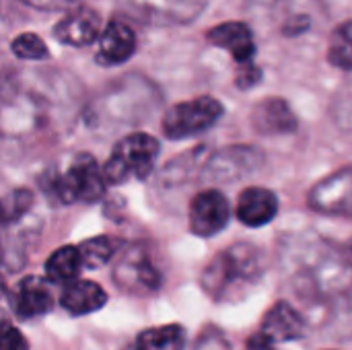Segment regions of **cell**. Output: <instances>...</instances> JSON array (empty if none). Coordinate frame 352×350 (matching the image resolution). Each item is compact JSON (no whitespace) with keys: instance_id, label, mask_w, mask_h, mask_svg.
<instances>
[{"instance_id":"cell-1","label":"cell","mask_w":352,"mask_h":350,"mask_svg":"<svg viewBox=\"0 0 352 350\" xmlns=\"http://www.w3.org/2000/svg\"><path fill=\"white\" fill-rule=\"evenodd\" d=\"M264 274V260L258 248L237 243L217 254L202 272V287L217 303L245 299Z\"/></svg>"},{"instance_id":"cell-2","label":"cell","mask_w":352,"mask_h":350,"mask_svg":"<svg viewBox=\"0 0 352 350\" xmlns=\"http://www.w3.org/2000/svg\"><path fill=\"white\" fill-rule=\"evenodd\" d=\"M159 155V140L151 134L136 132L122 138L116 146L111 157L101 167L105 184L120 186L128 179H146L155 167Z\"/></svg>"},{"instance_id":"cell-3","label":"cell","mask_w":352,"mask_h":350,"mask_svg":"<svg viewBox=\"0 0 352 350\" xmlns=\"http://www.w3.org/2000/svg\"><path fill=\"white\" fill-rule=\"evenodd\" d=\"M105 179L97 161L80 153L74 157L70 167L56 175L52 188L60 202L74 204V202H99L105 196Z\"/></svg>"},{"instance_id":"cell-4","label":"cell","mask_w":352,"mask_h":350,"mask_svg":"<svg viewBox=\"0 0 352 350\" xmlns=\"http://www.w3.org/2000/svg\"><path fill=\"white\" fill-rule=\"evenodd\" d=\"M223 105L214 97H198L171 105L163 116V134L171 140H184L210 130L223 116Z\"/></svg>"},{"instance_id":"cell-5","label":"cell","mask_w":352,"mask_h":350,"mask_svg":"<svg viewBox=\"0 0 352 350\" xmlns=\"http://www.w3.org/2000/svg\"><path fill=\"white\" fill-rule=\"evenodd\" d=\"M264 165V155L258 146L237 144L217 151L204 165V177L212 184H233L250 177Z\"/></svg>"},{"instance_id":"cell-6","label":"cell","mask_w":352,"mask_h":350,"mask_svg":"<svg viewBox=\"0 0 352 350\" xmlns=\"http://www.w3.org/2000/svg\"><path fill=\"white\" fill-rule=\"evenodd\" d=\"M231 219V206L219 190H204L190 204V231L198 237H214Z\"/></svg>"},{"instance_id":"cell-7","label":"cell","mask_w":352,"mask_h":350,"mask_svg":"<svg viewBox=\"0 0 352 350\" xmlns=\"http://www.w3.org/2000/svg\"><path fill=\"white\" fill-rule=\"evenodd\" d=\"M309 206L322 215L349 217L352 208V169L342 167L340 171L324 177L316 184L309 194Z\"/></svg>"},{"instance_id":"cell-8","label":"cell","mask_w":352,"mask_h":350,"mask_svg":"<svg viewBox=\"0 0 352 350\" xmlns=\"http://www.w3.org/2000/svg\"><path fill=\"white\" fill-rule=\"evenodd\" d=\"M252 126L262 136H283L293 134L299 128V120L287 99L268 97L254 107Z\"/></svg>"},{"instance_id":"cell-9","label":"cell","mask_w":352,"mask_h":350,"mask_svg":"<svg viewBox=\"0 0 352 350\" xmlns=\"http://www.w3.org/2000/svg\"><path fill=\"white\" fill-rule=\"evenodd\" d=\"M54 293L50 283L39 276L23 278L12 293V309L19 320H37L54 309Z\"/></svg>"},{"instance_id":"cell-10","label":"cell","mask_w":352,"mask_h":350,"mask_svg":"<svg viewBox=\"0 0 352 350\" xmlns=\"http://www.w3.org/2000/svg\"><path fill=\"white\" fill-rule=\"evenodd\" d=\"M136 52V33L134 29L122 21L111 19L101 37H99V52H97V64L101 66H120L128 62Z\"/></svg>"},{"instance_id":"cell-11","label":"cell","mask_w":352,"mask_h":350,"mask_svg":"<svg viewBox=\"0 0 352 350\" xmlns=\"http://www.w3.org/2000/svg\"><path fill=\"white\" fill-rule=\"evenodd\" d=\"M113 278L124 289H144V291H157L161 287V274L153 266V262L138 250H128L113 272Z\"/></svg>"},{"instance_id":"cell-12","label":"cell","mask_w":352,"mask_h":350,"mask_svg":"<svg viewBox=\"0 0 352 350\" xmlns=\"http://www.w3.org/2000/svg\"><path fill=\"white\" fill-rule=\"evenodd\" d=\"M151 23H190L206 6V0H126Z\"/></svg>"},{"instance_id":"cell-13","label":"cell","mask_w":352,"mask_h":350,"mask_svg":"<svg viewBox=\"0 0 352 350\" xmlns=\"http://www.w3.org/2000/svg\"><path fill=\"white\" fill-rule=\"evenodd\" d=\"M101 31V17L93 8H74L54 27V37L64 45L85 47L91 45Z\"/></svg>"},{"instance_id":"cell-14","label":"cell","mask_w":352,"mask_h":350,"mask_svg":"<svg viewBox=\"0 0 352 350\" xmlns=\"http://www.w3.org/2000/svg\"><path fill=\"white\" fill-rule=\"evenodd\" d=\"M276 212H278L276 194L272 190L258 188V186L245 188L239 194L235 206V215L239 223H243L245 227H264L274 221Z\"/></svg>"},{"instance_id":"cell-15","label":"cell","mask_w":352,"mask_h":350,"mask_svg":"<svg viewBox=\"0 0 352 350\" xmlns=\"http://www.w3.org/2000/svg\"><path fill=\"white\" fill-rule=\"evenodd\" d=\"M206 39L212 45L227 50L233 56V60L239 64L252 62L256 56V41H254L252 29L245 23H239V21L221 23L206 33Z\"/></svg>"},{"instance_id":"cell-16","label":"cell","mask_w":352,"mask_h":350,"mask_svg":"<svg viewBox=\"0 0 352 350\" xmlns=\"http://www.w3.org/2000/svg\"><path fill=\"white\" fill-rule=\"evenodd\" d=\"M260 332L270 342H295L305 336V320L293 305L278 301L264 316Z\"/></svg>"},{"instance_id":"cell-17","label":"cell","mask_w":352,"mask_h":350,"mask_svg":"<svg viewBox=\"0 0 352 350\" xmlns=\"http://www.w3.org/2000/svg\"><path fill=\"white\" fill-rule=\"evenodd\" d=\"M107 303V293L93 281H70L66 283L62 295H60V305L66 309L70 316H89L99 311Z\"/></svg>"},{"instance_id":"cell-18","label":"cell","mask_w":352,"mask_h":350,"mask_svg":"<svg viewBox=\"0 0 352 350\" xmlns=\"http://www.w3.org/2000/svg\"><path fill=\"white\" fill-rule=\"evenodd\" d=\"M82 260L76 245H64L56 250L45 262V276L50 283H70L82 272Z\"/></svg>"},{"instance_id":"cell-19","label":"cell","mask_w":352,"mask_h":350,"mask_svg":"<svg viewBox=\"0 0 352 350\" xmlns=\"http://www.w3.org/2000/svg\"><path fill=\"white\" fill-rule=\"evenodd\" d=\"M188 334L179 324H167L161 328H148L138 334L136 350H184Z\"/></svg>"},{"instance_id":"cell-20","label":"cell","mask_w":352,"mask_h":350,"mask_svg":"<svg viewBox=\"0 0 352 350\" xmlns=\"http://www.w3.org/2000/svg\"><path fill=\"white\" fill-rule=\"evenodd\" d=\"M78 248V254H80V260H82V266L85 268H101L105 266L118 252V241L111 239V237H93V239H87L82 241Z\"/></svg>"},{"instance_id":"cell-21","label":"cell","mask_w":352,"mask_h":350,"mask_svg":"<svg viewBox=\"0 0 352 350\" xmlns=\"http://www.w3.org/2000/svg\"><path fill=\"white\" fill-rule=\"evenodd\" d=\"M328 60L332 66L351 70L352 68V33L351 21H344L332 35L330 50H328Z\"/></svg>"},{"instance_id":"cell-22","label":"cell","mask_w":352,"mask_h":350,"mask_svg":"<svg viewBox=\"0 0 352 350\" xmlns=\"http://www.w3.org/2000/svg\"><path fill=\"white\" fill-rule=\"evenodd\" d=\"M33 204V194L29 190H14L0 198V223H12L23 217Z\"/></svg>"},{"instance_id":"cell-23","label":"cell","mask_w":352,"mask_h":350,"mask_svg":"<svg viewBox=\"0 0 352 350\" xmlns=\"http://www.w3.org/2000/svg\"><path fill=\"white\" fill-rule=\"evenodd\" d=\"M12 52L21 60H45L50 58V50L45 41L35 33H21L12 39Z\"/></svg>"},{"instance_id":"cell-24","label":"cell","mask_w":352,"mask_h":350,"mask_svg":"<svg viewBox=\"0 0 352 350\" xmlns=\"http://www.w3.org/2000/svg\"><path fill=\"white\" fill-rule=\"evenodd\" d=\"M194 350H231V347H229V342H227V338H225L223 332L210 328V330H206V332L200 334V338H198L196 349Z\"/></svg>"},{"instance_id":"cell-25","label":"cell","mask_w":352,"mask_h":350,"mask_svg":"<svg viewBox=\"0 0 352 350\" xmlns=\"http://www.w3.org/2000/svg\"><path fill=\"white\" fill-rule=\"evenodd\" d=\"M0 350H29V342L21 330L8 324L0 334Z\"/></svg>"},{"instance_id":"cell-26","label":"cell","mask_w":352,"mask_h":350,"mask_svg":"<svg viewBox=\"0 0 352 350\" xmlns=\"http://www.w3.org/2000/svg\"><path fill=\"white\" fill-rule=\"evenodd\" d=\"M260 80H262V70L252 62H241V68L237 70V76H235L237 87L239 89H252Z\"/></svg>"},{"instance_id":"cell-27","label":"cell","mask_w":352,"mask_h":350,"mask_svg":"<svg viewBox=\"0 0 352 350\" xmlns=\"http://www.w3.org/2000/svg\"><path fill=\"white\" fill-rule=\"evenodd\" d=\"M82 0H25V4L37 10H74Z\"/></svg>"},{"instance_id":"cell-28","label":"cell","mask_w":352,"mask_h":350,"mask_svg":"<svg viewBox=\"0 0 352 350\" xmlns=\"http://www.w3.org/2000/svg\"><path fill=\"white\" fill-rule=\"evenodd\" d=\"M245 350H276V349H274V342H270L262 332H258V334H254V336L248 340Z\"/></svg>"},{"instance_id":"cell-29","label":"cell","mask_w":352,"mask_h":350,"mask_svg":"<svg viewBox=\"0 0 352 350\" xmlns=\"http://www.w3.org/2000/svg\"><path fill=\"white\" fill-rule=\"evenodd\" d=\"M6 326H8V318H6V314L0 309V334H2V330H4Z\"/></svg>"},{"instance_id":"cell-30","label":"cell","mask_w":352,"mask_h":350,"mask_svg":"<svg viewBox=\"0 0 352 350\" xmlns=\"http://www.w3.org/2000/svg\"><path fill=\"white\" fill-rule=\"evenodd\" d=\"M4 291H6V285H4V281H2V276H0V297L4 295Z\"/></svg>"},{"instance_id":"cell-31","label":"cell","mask_w":352,"mask_h":350,"mask_svg":"<svg viewBox=\"0 0 352 350\" xmlns=\"http://www.w3.org/2000/svg\"><path fill=\"white\" fill-rule=\"evenodd\" d=\"M254 2H256V4H270L272 0H254Z\"/></svg>"},{"instance_id":"cell-32","label":"cell","mask_w":352,"mask_h":350,"mask_svg":"<svg viewBox=\"0 0 352 350\" xmlns=\"http://www.w3.org/2000/svg\"><path fill=\"white\" fill-rule=\"evenodd\" d=\"M124 350H136V347H130V349H124Z\"/></svg>"}]
</instances>
